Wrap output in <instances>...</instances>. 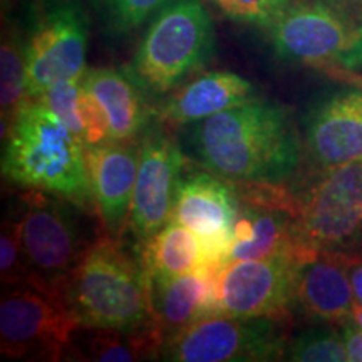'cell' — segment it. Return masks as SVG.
Segmentation results:
<instances>
[{"label":"cell","mask_w":362,"mask_h":362,"mask_svg":"<svg viewBox=\"0 0 362 362\" xmlns=\"http://www.w3.org/2000/svg\"><path fill=\"white\" fill-rule=\"evenodd\" d=\"M203 168L237 185H284L300 166L302 144L287 107L253 98L193 124Z\"/></svg>","instance_id":"1"},{"label":"cell","mask_w":362,"mask_h":362,"mask_svg":"<svg viewBox=\"0 0 362 362\" xmlns=\"http://www.w3.org/2000/svg\"><path fill=\"white\" fill-rule=\"evenodd\" d=\"M2 176L19 188L56 194L93 214L86 149L42 103L29 99L2 134Z\"/></svg>","instance_id":"2"},{"label":"cell","mask_w":362,"mask_h":362,"mask_svg":"<svg viewBox=\"0 0 362 362\" xmlns=\"http://www.w3.org/2000/svg\"><path fill=\"white\" fill-rule=\"evenodd\" d=\"M81 327L133 330L153 324L149 279L119 240L98 237L64 285Z\"/></svg>","instance_id":"3"},{"label":"cell","mask_w":362,"mask_h":362,"mask_svg":"<svg viewBox=\"0 0 362 362\" xmlns=\"http://www.w3.org/2000/svg\"><path fill=\"white\" fill-rule=\"evenodd\" d=\"M215 52V25L202 0H171L149 22L124 67L149 98L165 96L202 71Z\"/></svg>","instance_id":"4"},{"label":"cell","mask_w":362,"mask_h":362,"mask_svg":"<svg viewBox=\"0 0 362 362\" xmlns=\"http://www.w3.org/2000/svg\"><path fill=\"white\" fill-rule=\"evenodd\" d=\"M79 327L61 288L37 279L2 285L0 352L7 359H66Z\"/></svg>","instance_id":"5"},{"label":"cell","mask_w":362,"mask_h":362,"mask_svg":"<svg viewBox=\"0 0 362 362\" xmlns=\"http://www.w3.org/2000/svg\"><path fill=\"white\" fill-rule=\"evenodd\" d=\"M272 47L285 62L357 69L362 67V21L332 0H307L269 29Z\"/></svg>","instance_id":"6"},{"label":"cell","mask_w":362,"mask_h":362,"mask_svg":"<svg viewBox=\"0 0 362 362\" xmlns=\"http://www.w3.org/2000/svg\"><path fill=\"white\" fill-rule=\"evenodd\" d=\"M21 235L34 279L64 291L67 279L90 243L86 235L88 211L56 194L30 189L17 200Z\"/></svg>","instance_id":"7"},{"label":"cell","mask_w":362,"mask_h":362,"mask_svg":"<svg viewBox=\"0 0 362 362\" xmlns=\"http://www.w3.org/2000/svg\"><path fill=\"white\" fill-rule=\"evenodd\" d=\"M282 319L208 315L170 339L161 359L173 362H265L285 359Z\"/></svg>","instance_id":"8"},{"label":"cell","mask_w":362,"mask_h":362,"mask_svg":"<svg viewBox=\"0 0 362 362\" xmlns=\"http://www.w3.org/2000/svg\"><path fill=\"white\" fill-rule=\"evenodd\" d=\"M88 39V16L76 0H42L35 7L25 37L29 99L59 81L83 78Z\"/></svg>","instance_id":"9"},{"label":"cell","mask_w":362,"mask_h":362,"mask_svg":"<svg viewBox=\"0 0 362 362\" xmlns=\"http://www.w3.org/2000/svg\"><path fill=\"white\" fill-rule=\"evenodd\" d=\"M297 226L314 250H336L362 228V158L324 170L297 202Z\"/></svg>","instance_id":"10"},{"label":"cell","mask_w":362,"mask_h":362,"mask_svg":"<svg viewBox=\"0 0 362 362\" xmlns=\"http://www.w3.org/2000/svg\"><path fill=\"white\" fill-rule=\"evenodd\" d=\"M315 252L226 265L220 279V314L242 319L287 317L296 305L298 269Z\"/></svg>","instance_id":"11"},{"label":"cell","mask_w":362,"mask_h":362,"mask_svg":"<svg viewBox=\"0 0 362 362\" xmlns=\"http://www.w3.org/2000/svg\"><path fill=\"white\" fill-rule=\"evenodd\" d=\"M138 144L139 161L129 232L136 242H143L171 220L176 188L188 161L160 119L149 124Z\"/></svg>","instance_id":"12"},{"label":"cell","mask_w":362,"mask_h":362,"mask_svg":"<svg viewBox=\"0 0 362 362\" xmlns=\"http://www.w3.org/2000/svg\"><path fill=\"white\" fill-rule=\"evenodd\" d=\"M235 183L205 170L181 175L171 218L188 226L200 238L205 265L225 264L240 215Z\"/></svg>","instance_id":"13"},{"label":"cell","mask_w":362,"mask_h":362,"mask_svg":"<svg viewBox=\"0 0 362 362\" xmlns=\"http://www.w3.org/2000/svg\"><path fill=\"white\" fill-rule=\"evenodd\" d=\"M304 146L319 168L362 158V89H339L315 103L304 121Z\"/></svg>","instance_id":"14"},{"label":"cell","mask_w":362,"mask_h":362,"mask_svg":"<svg viewBox=\"0 0 362 362\" xmlns=\"http://www.w3.org/2000/svg\"><path fill=\"white\" fill-rule=\"evenodd\" d=\"M225 264L203 265L170 279H149V300L165 344L208 315L220 314V279Z\"/></svg>","instance_id":"15"},{"label":"cell","mask_w":362,"mask_h":362,"mask_svg":"<svg viewBox=\"0 0 362 362\" xmlns=\"http://www.w3.org/2000/svg\"><path fill=\"white\" fill-rule=\"evenodd\" d=\"M139 144L104 143L86 148V166L96 211L107 235L121 240L129 228Z\"/></svg>","instance_id":"16"},{"label":"cell","mask_w":362,"mask_h":362,"mask_svg":"<svg viewBox=\"0 0 362 362\" xmlns=\"http://www.w3.org/2000/svg\"><path fill=\"white\" fill-rule=\"evenodd\" d=\"M354 304L346 255L334 250H319L300 265L296 305L307 319L341 325L351 317Z\"/></svg>","instance_id":"17"},{"label":"cell","mask_w":362,"mask_h":362,"mask_svg":"<svg viewBox=\"0 0 362 362\" xmlns=\"http://www.w3.org/2000/svg\"><path fill=\"white\" fill-rule=\"evenodd\" d=\"M255 98V86L232 71H211L171 90L156 107V119L188 126Z\"/></svg>","instance_id":"18"},{"label":"cell","mask_w":362,"mask_h":362,"mask_svg":"<svg viewBox=\"0 0 362 362\" xmlns=\"http://www.w3.org/2000/svg\"><path fill=\"white\" fill-rule=\"evenodd\" d=\"M81 83L93 94L110 121L111 143H136L156 119L148 94L126 71L111 67L86 69Z\"/></svg>","instance_id":"19"},{"label":"cell","mask_w":362,"mask_h":362,"mask_svg":"<svg viewBox=\"0 0 362 362\" xmlns=\"http://www.w3.org/2000/svg\"><path fill=\"white\" fill-rule=\"evenodd\" d=\"M163 347L165 337L155 322L133 330L79 327L67 356L78 361L133 362L155 359L161 356Z\"/></svg>","instance_id":"20"},{"label":"cell","mask_w":362,"mask_h":362,"mask_svg":"<svg viewBox=\"0 0 362 362\" xmlns=\"http://www.w3.org/2000/svg\"><path fill=\"white\" fill-rule=\"evenodd\" d=\"M136 257L149 279L178 277L205 265L200 238L173 218L155 235L138 242Z\"/></svg>","instance_id":"21"},{"label":"cell","mask_w":362,"mask_h":362,"mask_svg":"<svg viewBox=\"0 0 362 362\" xmlns=\"http://www.w3.org/2000/svg\"><path fill=\"white\" fill-rule=\"evenodd\" d=\"M0 101H2V134H6L22 104L29 101L25 39L11 25L4 29L2 45H0Z\"/></svg>","instance_id":"22"},{"label":"cell","mask_w":362,"mask_h":362,"mask_svg":"<svg viewBox=\"0 0 362 362\" xmlns=\"http://www.w3.org/2000/svg\"><path fill=\"white\" fill-rule=\"evenodd\" d=\"M285 359L297 362L349 361L342 334L329 327H310L288 342Z\"/></svg>","instance_id":"23"},{"label":"cell","mask_w":362,"mask_h":362,"mask_svg":"<svg viewBox=\"0 0 362 362\" xmlns=\"http://www.w3.org/2000/svg\"><path fill=\"white\" fill-rule=\"evenodd\" d=\"M0 275L2 285H11L34 279L29 262H27L21 235L19 206L11 205L6 211L0 233Z\"/></svg>","instance_id":"24"},{"label":"cell","mask_w":362,"mask_h":362,"mask_svg":"<svg viewBox=\"0 0 362 362\" xmlns=\"http://www.w3.org/2000/svg\"><path fill=\"white\" fill-rule=\"evenodd\" d=\"M79 96L81 79H66L59 81V83L52 84L51 88L45 89L42 94L35 98V101L42 103L49 111H52L66 124V128L79 139L86 149L84 126L79 110Z\"/></svg>","instance_id":"25"},{"label":"cell","mask_w":362,"mask_h":362,"mask_svg":"<svg viewBox=\"0 0 362 362\" xmlns=\"http://www.w3.org/2000/svg\"><path fill=\"white\" fill-rule=\"evenodd\" d=\"M206 2L215 6L230 21L269 30L292 7L293 0H206Z\"/></svg>","instance_id":"26"},{"label":"cell","mask_w":362,"mask_h":362,"mask_svg":"<svg viewBox=\"0 0 362 362\" xmlns=\"http://www.w3.org/2000/svg\"><path fill=\"white\" fill-rule=\"evenodd\" d=\"M107 24L116 33H131L156 16L171 0H96Z\"/></svg>","instance_id":"27"},{"label":"cell","mask_w":362,"mask_h":362,"mask_svg":"<svg viewBox=\"0 0 362 362\" xmlns=\"http://www.w3.org/2000/svg\"><path fill=\"white\" fill-rule=\"evenodd\" d=\"M341 334L349 361L362 362V325L356 324L349 317L341 324Z\"/></svg>","instance_id":"28"},{"label":"cell","mask_w":362,"mask_h":362,"mask_svg":"<svg viewBox=\"0 0 362 362\" xmlns=\"http://www.w3.org/2000/svg\"><path fill=\"white\" fill-rule=\"evenodd\" d=\"M347 275H349L354 302L362 305V259L347 257Z\"/></svg>","instance_id":"29"},{"label":"cell","mask_w":362,"mask_h":362,"mask_svg":"<svg viewBox=\"0 0 362 362\" xmlns=\"http://www.w3.org/2000/svg\"><path fill=\"white\" fill-rule=\"evenodd\" d=\"M354 2H357V4H362V0H354Z\"/></svg>","instance_id":"30"}]
</instances>
